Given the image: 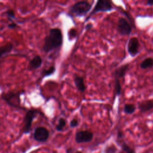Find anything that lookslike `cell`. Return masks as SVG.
<instances>
[{"instance_id": "cell-17", "label": "cell", "mask_w": 153, "mask_h": 153, "mask_svg": "<svg viewBox=\"0 0 153 153\" xmlns=\"http://www.w3.org/2000/svg\"><path fill=\"white\" fill-rule=\"evenodd\" d=\"M136 111V106L134 104L127 103L124 106V112L127 114H132Z\"/></svg>"}, {"instance_id": "cell-10", "label": "cell", "mask_w": 153, "mask_h": 153, "mask_svg": "<svg viewBox=\"0 0 153 153\" xmlns=\"http://www.w3.org/2000/svg\"><path fill=\"white\" fill-rule=\"evenodd\" d=\"M42 63V60L40 56L36 55L32 58L29 63L28 69L30 71L36 69L41 67Z\"/></svg>"}, {"instance_id": "cell-6", "label": "cell", "mask_w": 153, "mask_h": 153, "mask_svg": "<svg viewBox=\"0 0 153 153\" xmlns=\"http://www.w3.org/2000/svg\"><path fill=\"white\" fill-rule=\"evenodd\" d=\"M127 51L131 57H135L138 54L140 49V43L137 37L130 38L127 43Z\"/></svg>"}, {"instance_id": "cell-27", "label": "cell", "mask_w": 153, "mask_h": 153, "mask_svg": "<svg viewBox=\"0 0 153 153\" xmlns=\"http://www.w3.org/2000/svg\"><path fill=\"white\" fill-rule=\"evenodd\" d=\"M146 4L148 5H153V0H148L146 2Z\"/></svg>"}, {"instance_id": "cell-11", "label": "cell", "mask_w": 153, "mask_h": 153, "mask_svg": "<svg viewBox=\"0 0 153 153\" xmlns=\"http://www.w3.org/2000/svg\"><path fill=\"white\" fill-rule=\"evenodd\" d=\"M138 108L142 113L150 111L153 108V100H147L142 101L139 104Z\"/></svg>"}, {"instance_id": "cell-14", "label": "cell", "mask_w": 153, "mask_h": 153, "mask_svg": "<svg viewBox=\"0 0 153 153\" xmlns=\"http://www.w3.org/2000/svg\"><path fill=\"white\" fill-rule=\"evenodd\" d=\"M13 48V45L11 42H8L5 45H4L1 47H0V58L9 53L11 51Z\"/></svg>"}, {"instance_id": "cell-19", "label": "cell", "mask_w": 153, "mask_h": 153, "mask_svg": "<svg viewBox=\"0 0 153 153\" xmlns=\"http://www.w3.org/2000/svg\"><path fill=\"white\" fill-rule=\"evenodd\" d=\"M121 89H122V87H121L120 79H115V91L117 96L120 95L121 93Z\"/></svg>"}, {"instance_id": "cell-16", "label": "cell", "mask_w": 153, "mask_h": 153, "mask_svg": "<svg viewBox=\"0 0 153 153\" xmlns=\"http://www.w3.org/2000/svg\"><path fill=\"white\" fill-rule=\"evenodd\" d=\"M120 146L122 149V150L125 153H136L134 149L130 147L127 143H126L124 141H120Z\"/></svg>"}, {"instance_id": "cell-5", "label": "cell", "mask_w": 153, "mask_h": 153, "mask_svg": "<svg viewBox=\"0 0 153 153\" xmlns=\"http://www.w3.org/2000/svg\"><path fill=\"white\" fill-rule=\"evenodd\" d=\"M38 111L36 109H30L27 111L24 118V126H23V133L27 134L30 131L31 126L33 120L36 117Z\"/></svg>"}, {"instance_id": "cell-24", "label": "cell", "mask_w": 153, "mask_h": 153, "mask_svg": "<svg viewBox=\"0 0 153 153\" xmlns=\"http://www.w3.org/2000/svg\"><path fill=\"white\" fill-rule=\"evenodd\" d=\"M7 16L10 17V18H15V14H14V11L12 10V9H9L7 10V11L6 12Z\"/></svg>"}, {"instance_id": "cell-26", "label": "cell", "mask_w": 153, "mask_h": 153, "mask_svg": "<svg viewBox=\"0 0 153 153\" xmlns=\"http://www.w3.org/2000/svg\"><path fill=\"white\" fill-rule=\"evenodd\" d=\"M17 27V25L15 23H12L8 25V27L10 29H14Z\"/></svg>"}, {"instance_id": "cell-29", "label": "cell", "mask_w": 153, "mask_h": 153, "mask_svg": "<svg viewBox=\"0 0 153 153\" xmlns=\"http://www.w3.org/2000/svg\"><path fill=\"white\" fill-rule=\"evenodd\" d=\"M74 153H82L81 151H76V152H75Z\"/></svg>"}, {"instance_id": "cell-23", "label": "cell", "mask_w": 153, "mask_h": 153, "mask_svg": "<svg viewBox=\"0 0 153 153\" xmlns=\"http://www.w3.org/2000/svg\"><path fill=\"white\" fill-rule=\"evenodd\" d=\"M78 124H79L78 121L76 119L74 118V119H72V120L71 121V122H70V127H71V128L76 127H77V126H78Z\"/></svg>"}, {"instance_id": "cell-25", "label": "cell", "mask_w": 153, "mask_h": 153, "mask_svg": "<svg viewBox=\"0 0 153 153\" xmlns=\"http://www.w3.org/2000/svg\"><path fill=\"white\" fill-rule=\"evenodd\" d=\"M123 137H124V134H123V131L119 130L117 132V139H118V140H121L123 138Z\"/></svg>"}, {"instance_id": "cell-7", "label": "cell", "mask_w": 153, "mask_h": 153, "mask_svg": "<svg viewBox=\"0 0 153 153\" xmlns=\"http://www.w3.org/2000/svg\"><path fill=\"white\" fill-rule=\"evenodd\" d=\"M93 133L88 130L77 131L75 134V140L77 143H87L91 142L93 138Z\"/></svg>"}, {"instance_id": "cell-3", "label": "cell", "mask_w": 153, "mask_h": 153, "mask_svg": "<svg viewBox=\"0 0 153 153\" xmlns=\"http://www.w3.org/2000/svg\"><path fill=\"white\" fill-rule=\"evenodd\" d=\"M113 9V7L112 5L111 2L107 0H99L97 1L93 10L90 13L89 16L86 18L85 22L88 21V20L93 15L96 14L99 12H107L110 11Z\"/></svg>"}, {"instance_id": "cell-22", "label": "cell", "mask_w": 153, "mask_h": 153, "mask_svg": "<svg viewBox=\"0 0 153 153\" xmlns=\"http://www.w3.org/2000/svg\"><path fill=\"white\" fill-rule=\"evenodd\" d=\"M76 30L75 28H71L68 32V36H69V39H74L76 37Z\"/></svg>"}, {"instance_id": "cell-9", "label": "cell", "mask_w": 153, "mask_h": 153, "mask_svg": "<svg viewBox=\"0 0 153 153\" xmlns=\"http://www.w3.org/2000/svg\"><path fill=\"white\" fill-rule=\"evenodd\" d=\"M117 30L121 35H128L131 32V27L126 19L120 17L117 23Z\"/></svg>"}, {"instance_id": "cell-4", "label": "cell", "mask_w": 153, "mask_h": 153, "mask_svg": "<svg viewBox=\"0 0 153 153\" xmlns=\"http://www.w3.org/2000/svg\"><path fill=\"white\" fill-rule=\"evenodd\" d=\"M22 93L17 91L15 92H8L7 93H4L2 94V99H4L8 105L15 107L19 108L20 106V95Z\"/></svg>"}, {"instance_id": "cell-28", "label": "cell", "mask_w": 153, "mask_h": 153, "mask_svg": "<svg viewBox=\"0 0 153 153\" xmlns=\"http://www.w3.org/2000/svg\"><path fill=\"white\" fill-rule=\"evenodd\" d=\"M92 25L91 23H89V24H87L86 26H85V29H90V28L92 27Z\"/></svg>"}, {"instance_id": "cell-21", "label": "cell", "mask_w": 153, "mask_h": 153, "mask_svg": "<svg viewBox=\"0 0 153 153\" xmlns=\"http://www.w3.org/2000/svg\"><path fill=\"white\" fill-rule=\"evenodd\" d=\"M117 151V148L114 145H110L105 148L104 153H115Z\"/></svg>"}, {"instance_id": "cell-1", "label": "cell", "mask_w": 153, "mask_h": 153, "mask_svg": "<svg viewBox=\"0 0 153 153\" xmlns=\"http://www.w3.org/2000/svg\"><path fill=\"white\" fill-rule=\"evenodd\" d=\"M63 43V35L62 31L59 28H51L48 35L44 39L43 51L47 53L50 51L59 48Z\"/></svg>"}, {"instance_id": "cell-2", "label": "cell", "mask_w": 153, "mask_h": 153, "mask_svg": "<svg viewBox=\"0 0 153 153\" xmlns=\"http://www.w3.org/2000/svg\"><path fill=\"white\" fill-rule=\"evenodd\" d=\"M92 5L86 1H78L75 3L69 9L70 13L76 17H82L87 14L91 10Z\"/></svg>"}, {"instance_id": "cell-8", "label": "cell", "mask_w": 153, "mask_h": 153, "mask_svg": "<svg viewBox=\"0 0 153 153\" xmlns=\"http://www.w3.org/2000/svg\"><path fill=\"white\" fill-rule=\"evenodd\" d=\"M49 137V131L44 127H38L33 133V138L39 142H44Z\"/></svg>"}, {"instance_id": "cell-13", "label": "cell", "mask_w": 153, "mask_h": 153, "mask_svg": "<svg viewBox=\"0 0 153 153\" xmlns=\"http://www.w3.org/2000/svg\"><path fill=\"white\" fill-rule=\"evenodd\" d=\"M74 84L79 91L81 92L85 91L86 89V86L85 85L84 78L82 77L75 75L74 78Z\"/></svg>"}, {"instance_id": "cell-15", "label": "cell", "mask_w": 153, "mask_h": 153, "mask_svg": "<svg viewBox=\"0 0 153 153\" xmlns=\"http://www.w3.org/2000/svg\"><path fill=\"white\" fill-rule=\"evenodd\" d=\"M140 67L142 69H146L153 67V59L151 57L145 59L140 64Z\"/></svg>"}, {"instance_id": "cell-12", "label": "cell", "mask_w": 153, "mask_h": 153, "mask_svg": "<svg viewBox=\"0 0 153 153\" xmlns=\"http://www.w3.org/2000/svg\"><path fill=\"white\" fill-rule=\"evenodd\" d=\"M128 64H124L118 68L114 73L115 79H120V78H123L127 72V71L128 68Z\"/></svg>"}, {"instance_id": "cell-18", "label": "cell", "mask_w": 153, "mask_h": 153, "mask_svg": "<svg viewBox=\"0 0 153 153\" xmlns=\"http://www.w3.org/2000/svg\"><path fill=\"white\" fill-rule=\"evenodd\" d=\"M66 120L63 118H60L59 120L58 124H57V126L56 127V129L58 131H60L63 129V128L66 126Z\"/></svg>"}, {"instance_id": "cell-20", "label": "cell", "mask_w": 153, "mask_h": 153, "mask_svg": "<svg viewBox=\"0 0 153 153\" xmlns=\"http://www.w3.org/2000/svg\"><path fill=\"white\" fill-rule=\"evenodd\" d=\"M56 71V68L54 66H50L48 69H45L43 71V74H42V77H45V76H48L51 75L52 74H53Z\"/></svg>"}]
</instances>
